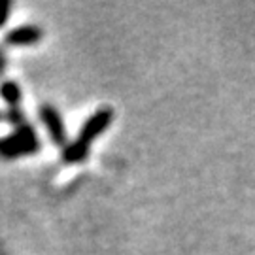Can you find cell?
I'll list each match as a JSON object with an SVG mask.
<instances>
[{"mask_svg": "<svg viewBox=\"0 0 255 255\" xmlns=\"http://www.w3.org/2000/svg\"><path fill=\"white\" fill-rule=\"evenodd\" d=\"M114 119V112L112 108L104 106V108H99L91 118H87V121L83 123L82 130H80V136L76 138V142L70 144L63 151V159L66 163H82L83 159L89 153V146L95 138L101 134L102 130H106L110 127Z\"/></svg>", "mask_w": 255, "mask_h": 255, "instance_id": "1", "label": "cell"}, {"mask_svg": "<svg viewBox=\"0 0 255 255\" xmlns=\"http://www.w3.org/2000/svg\"><path fill=\"white\" fill-rule=\"evenodd\" d=\"M40 151L36 130L28 123L17 127L9 136L0 138V157L2 159H17L25 155H34Z\"/></svg>", "mask_w": 255, "mask_h": 255, "instance_id": "2", "label": "cell"}, {"mask_svg": "<svg viewBox=\"0 0 255 255\" xmlns=\"http://www.w3.org/2000/svg\"><path fill=\"white\" fill-rule=\"evenodd\" d=\"M40 119L49 130V136H51L55 146L63 147L66 144V128H64V123L59 116V112L51 104H44L40 108Z\"/></svg>", "mask_w": 255, "mask_h": 255, "instance_id": "3", "label": "cell"}, {"mask_svg": "<svg viewBox=\"0 0 255 255\" xmlns=\"http://www.w3.org/2000/svg\"><path fill=\"white\" fill-rule=\"evenodd\" d=\"M40 38H42V28L34 25H23L9 30L4 42L8 46H28V44H36Z\"/></svg>", "mask_w": 255, "mask_h": 255, "instance_id": "4", "label": "cell"}, {"mask_svg": "<svg viewBox=\"0 0 255 255\" xmlns=\"http://www.w3.org/2000/svg\"><path fill=\"white\" fill-rule=\"evenodd\" d=\"M0 97L9 104V108H19L21 102V89L15 82H4L0 85Z\"/></svg>", "mask_w": 255, "mask_h": 255, "instance_id": "5", "label": "cell"}, {"mask_svg": "<svg viewBox=\"0 0 255 255\" xmlns=\"http://www.w3.org/2000/svg\"><path fill=\"white\" fill-rule=\"evenodd\" d=\"M9 9H11V4L0 0V27H2V25H6L8 15H9Z\"/></svg>", "mask_w": 255, "mask_h": 255, "instance_id": "6", "label": "cell"}, {"mask_svg": "<svg viewBox=\"0 0 255 255\" xmlns=\"http://www.w3.org/2000/svg\"><path fill=\"white\" fill-rule=\"evenodd\" d=\"M4 66H6V61H0V72L4 70Z\"/></svg>", "mask_w": 255, "mask_h": 255, "instance_id": "7", "label": "cell"}, {"mask_svg": "<svg viewBox=\"0 0 255 255\" xmlns=\"http://www.w3.org/2000/svg\"><path fill=\"white\" fill-rule=\"evenodd\" d=\"M0 61H4V55H2V51H0Z\"/></svg>", "mask_w": 255, "mask_h": 255, "instance_id": "8", "label": "cell"}]
</instances>
